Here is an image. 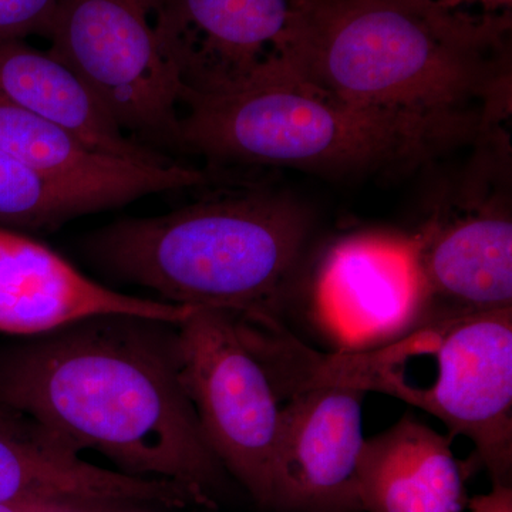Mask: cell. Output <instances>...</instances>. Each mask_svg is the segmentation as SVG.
I'll return each mask as SVG.
<instances>
[{
	"label": "cell",
	"instance_id": "30bf717a",
	"mask_svg": "<svg viewBox=\"0 0 512 512\" xmlns=\"http://www.w3.org/2000/svg\"><path fill=\"white\" fill-rule=\"evenodd\" d=\"M312 308L336 352L379 348L417 328L426 291L416 235L360 232L339 239L316 271Z\"/></svg>",
	"mask_w": 512,
	"mask_h": 512
},
{
	"label": "cell",
	"instance_id": "7a4b0ae2",
	"mask_svg": "<svg viewBox=\"0 0 512 512\" xmlns=\"http://www.w3.org/2000/svg\"><path fill=\"white\" fill-rule=\"evenodd\" d=\"M312 217L279 192L252 190L101 229L89 254L161 301L276 318L305 255Z\"/></svg>",
	"mask_w": 512,
	"mask_h": 512
},
{
	"label": "cell",
	"instance_id": "5b68a950",
	"mask_svg": "<svg viewBox=\"0 0 512 512\" xmlns=\"http://www.w3.org/2000/svg\"><path fill=\"white\" fill-rule=\"evenodd\" d=\"M309 373L430 413L476 446L493 485H511L512 309L430 320L375 349L313 352Z\"/></svg>",
	"mask_w": 512,
	"mask_h": 512
},
{
	"label": "cell",
	"instance_id": "277c9868",
	"mask_svg": "<svg viewBox=\"0 0 512 512\" xmlns=\"http://www.w3.org/2000/svg\"><path fill=\"white\" fill-rule=\"evenodd\" d=\"M180 146L221 161L352 173L427 156L471 133L473 119L363 109L299 77L227 94H183Z\"/></svg>",
	"mask_w": 512,
	"mask_h": 512
},
{
	"label": "cell",
	"instance_id": "8fae6325",
	"mask_svg": "<svg viewBox=\"0 0 512 512\" xmlns=\"http://www.w3.org/2000/svg\"><path fill=\"white\" fill-rule=\"evenodd\" d=\"M195 308L107 288L55 249L0 227V332L46 336L80 322L127 316L180 325Z\"/></svg>",
	"mask_w": 512,
	"mask_h": 512
},
{
	"label": "cell",
	"instance_id": "9a60e30c",
	"mask_svg": "<svg viewBox=\"0 0 512 512\" xmlns=\"http://www.w3.org/2000/svg\"><path fill=\"white\" fill-rule=\"evenodd\" d=\"M0 148L39 173L116 195L124 204L158 192L210 183V175L184 167L121 160L93 150L0 93Z\"/></svg>",
	"mask_w": 512,
	"mask_h": 512
},
{
	"label": "cell",
	"instance_id": "3957f363",
	"mask_svg": "<svg viewBox=\"0 0 512 512\" xmlns=\"http://www.w3.org/2000/svg\"><path fill=\"white\" fill-rule=\"evenodd\" d=\"M508 29L400 0H301L296 72L363 109L473 119L464 107L497 82Z\"/></svg>",
	"mask_w": 512,
	"mask_h": 512
},
{
	"label": "cell",
	"instance_id": "2e32d148",
	"mask_svg": "<svg viewBox=\"0 0 512 512\" xmlns=\"http://www.w3.org/2000/svg\"><path fill=\"white\" fill-rule=\"evenodd\" d=\"M121 205L116 195L39 173L0 148V227L49 231Z\"/></svg>",
	"mask_w": 512,
	"mask_h": 512
},
{
	"label": "cell",
	"instance_id": "4fadbf2b",
	"mask_svg": "<svg viewBox=\"0 0 512 512\" xmlns=\"http://www.w3.org/2000/svg\"><path fill=\"white\" fill-rule=\"evenodd\" d=\"M363 512H463V464L450 439L410 414L365 440L359 464Z\"/></svg>",
	"mask_w": 512,
	"mask_h": 512
},
{
	"label": "cell",
	"instance_id": "ac0fdd59",
	"mask_svg": "<svg viewBox=\"0 0 512 512\" xmlns=\"http://www.w3.org/2000/svg\"><path fill=\"white\" fill-rule=\"evenodd\" d=\"M441 16V18L466 20L473 23H508L512 0H400Z\"/></svg>",
	"mask_w": 512,
	"mask_h": 512
},
{
	"label": "cell",
	"instance_id": "5bb4252c",
	"mask_svg": "<svg viewBox=\"0 0 512 512\" xmlns=\"http://www.w3.org/2000/svg\"><path fill=\"white\" fill-rule=\"evenodd\" d=\"M0 93L106 156L171 165L160 151L127 137L92 87L52 50L0 43Z\"/></svg>",
	"mask_w": 512,
	"mask_h": 512
},
{
	"label": "cell",
	"instance_id": "ffe728a7",
	"mask_svg": "<svg viewBox=\"0 0 512 512\" xmlns=\"http://www.w3.org/2000/svg\"><path fill=\"white\" fill-rule=\"evenodd\" d=\"M467 504L471 512H512L511 485H493L490 493L477 495Z\"/></svg>",
	"mask_w": 512,
	"mask_h": 512
},
{
	"label": "cell",
	"instance_id": "6da1fadb",
	"mask_svg": "<svg viewBox=\"0 0 512 512\" xmlns=\"http://www.w3.org/2000/svg\"><path fill=\"white\" fill-rule=\"evenodd\" d=\"M173 328L107 316L2 353L0 406L124 473L207 493L221 464L181 384Z\"/></svg>",
	"mask_w": 512,
	"mask_h": 512
},
{
	"label": "cell",
	"instance_id": "52a82bcc",
	"mask_svg": "<svg viewBox=\"0 0 512 512\" xmlns=\"http://www.w3.org/2000/svg\"><path fill=\"white\" fill-rule=\"evenodd\" d=\"M157 0H60L52 52L92 87L124 131L180 146L181 87L150 22Z\"/></svg>",
	"mask_w": 512,
	"mask_h": 512
},
{
	"label": "cell",
	"instance_id": "e0dca14e",
	"mask_svg": "<svg viewBox=\"0 0 512 512\" xmlns=\"http://www.w3.org/2000/svg\"><path fill=\"white\" fill-rule=\"evenodd\" d=\"M60 0H0V43L49 36Z\"/></svg>",
	"mask_w": 512,
	"mask_h": 512
},
{
	"label": "cell",
	"instance_id": "7c38bea8",
	"mask_svg": "<svg viewBox=\"0 0 512 512\" xmlns=\"http://www.w3.org/2000/svg\"><path fill=\"white\" fill-rule=\"evenodd\" d=\"M416 238L426 291L420 325L512 309V222L507 212L477 208L436 218Z\"/></svg>",
	"mask_w": 512,
	"mask_h": 512
},
{
	"label": "cell",
	"instance_id": "ba28073f",
	"mask_svg": "<svg viewBox=\"0 0 512 512\" xmlns=\"http://www.w3.org/2000/svg\"><path fill=\"white\" fill-rule=\"evenodd\" d=\"M312 349L302 342L276 363L281 396L271 510L363 512L359 464L365 392L313 379Z\"/></svg>",
	"mask_w": 512,
	"mask_h": 512
},
{
	"label": "cell",
	"instance_id": "d6986e66",
	"mask_svg": "<svg viewBox=\"0 0 512 512\" xmlns=\"http://www.w3.org/2000/svg\"><path fill=\"white\" fill-rule=\"evenodd\" d=\"M106 505L64 503V501H19L0 503V512H113Z\"/></svg>",
	"mask_w": 512,
	"mask_h": 512
},
{
	"label": "cell",
	"instance_id": "8992f818",
	"mask_svg": "<svg viewBox=\"0 0 512 512\" xmlns=\"http://www.w3.org/2000/svg\"><path fill=\"white\" fill-rule=\"evenodd\" d=\"M178 375L221 466L271 510L281 397L232 313L197 308L175 326Z\"/></svg>",
	"mask_w": 512,
	"mask_h": 512
},
{
	"label": "cell",
	"instance_id": "9c48e42d",
	"mask_svg": "<svg viewBox=\"0 0 512 512\" xmlns=\"http://www.w3.org/2000/svg\"><path fill=\"white\" fill-rule=\"evenodd\" d=\"M154 35L183 94H227L296 72L301 0H157Z\"/></svg>",
	"mask_w": 512,
	"mask_h": 512
}]
</instances>
